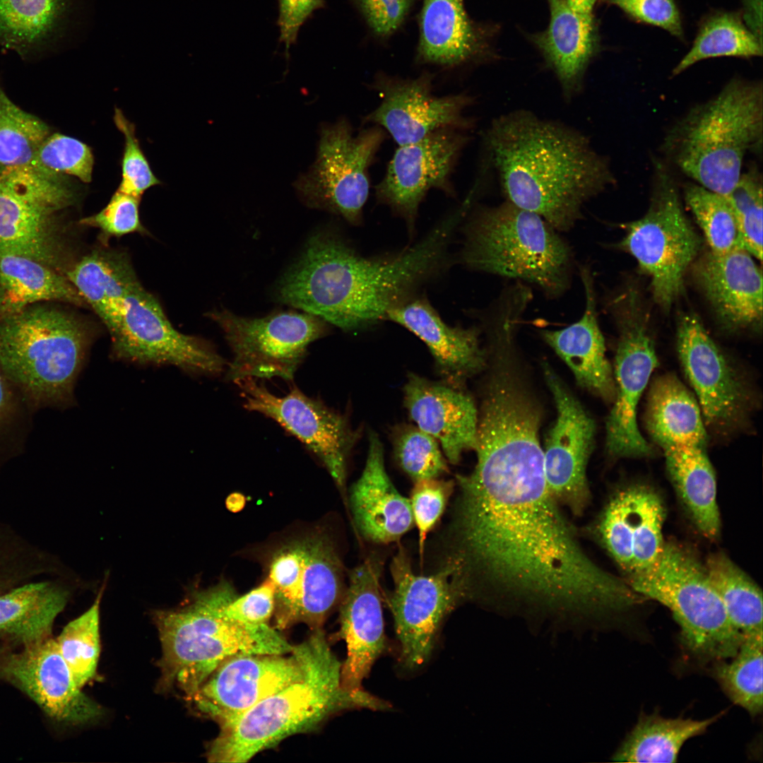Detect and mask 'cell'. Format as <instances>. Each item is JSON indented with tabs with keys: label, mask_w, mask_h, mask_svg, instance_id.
Returning <instances> with one entry per match:
<instances>
[{
	"label": "cell",
	"mask_w": 763,
	"mask_h": 763,
	"mask_svg": "<svg viewBox=\"0 0 763 763\" xmlns=\"http://www.w3.org/2000/svg\"><path fill=\"white\" fill-rule=\"evenodd\" d=\"M620 317L615 367V396L606 421L605 447L615 458L645 457L654 452L637 426V408L658 365L644 315L631 293Z\"/></svg>",
	"instance_id": "d6986e66"
},
{
	"label": "cell",
	"mask_w": 763,
	"mask_h": 763,
	"mask_svg": "<svg viewBox=\"0 0 763 763\" xmlns=\"http://www.w3.org/2000/svg\"><path fill=\"white\" fill-rule=\"evenodd\" d=\"M644 420L651 440L663 450L680 445L707 446V430L697 400L672 373L652 381Z\"/></svg>",
	"instance_id": "e575fe53"
},
{
	"label": "cell",
	"mask_w": 763,
	"mask_h": 763,
	"mask_svg": "<svg viewBox=\"0 0 763 763\" xmlns=\"http://www.w3.org/2000/svg\"><path fill=\"white\" fill-rule=\"evenodd\" d=\"M666 510L649 487L622 488L610 499L596 527V535L616 563L629 576L651 567L663 546Z\"/></svg>",
	"instance_id": "d4e9b609"
},
{
	"label": "cell",
	"mask_w": 763,
	"mask_h": 763,
	"mask_svg": "<svg viewBox=\"0 0 763 763\" xmlns=\"http://www.w3.org/2000/svg\"><path fill=\"white\" fill-rule=\"evenodd\" d=\"M699 287L718 321L730 330L758 328L762 319V275L745 248L707 252L694 265Z\"/></svg>",
	"instance_id": "83f0119b"
},
{
	"label": "cell",
	"mask_w": 763,
	"mask_h": 763,
	"mask_svg": "<svg viewBox=\"0 0 763 763\" xmlns=\"http://www.w3.org/2000/svg\"><path fill=\"white\" fill-rule=\"evenodd\" d=\"M236 596L232 586L220 582L191 593L184 604L153 613L162 646L160 686L174 685L190 699L215 670L238 654L290 653L293 648L268 624L245 625L223 614L225 605Z\"/></svg>",
	"instance_id": "5b68a950"
},
{
	"label": "cell",
	"mask_w": 763,
	"mask_h": 763,
	"mask_svg": "<svg viewBox=\"0 0 763 763\" xmlns=\"http://www.w3.org/2000/svg\"><path fill=\"white\" fill-rule=\"evenodd\" d=\"M403 396L410 418L440 443L450 463H458L463 452L475 450L478 410L464 387L410 373Z\"/></svg>",
	"instance_id": "4316f807"
},
{
	"label": "cell",
	"mask_w": 763,
	"mask_h": 763,
	"mask_svg": "<svg viewBox=\"0 0 763 763\" xmlns=\"http://www.w3.org/2000/svg\"><path fill=\"white\" fill-rule=\"evenodd\" d=\"M738 223L745 249L759 261L762 259V178L757 168L743 173L726 196Z\"/></svg>",
	"instance_id": "c3c4849f"
},
{
	"label": "cell",
	"mask_w": 763,
	"mask_h": 763,
	"mask_svg": "<svg viewBox=\"0 0 763 763\" xmlns=\"http://www.w3.org/2000/svg\"><path fill=\"white\" fill-rule=\"evenodd\" d=\"M741 2L745 24L762 42V0H741Z\"/></svg>",
	"instance_id": "91938a15"
},
{
	"label": "cell",
	"mask_w": 763,
	"mask_h": 763,
	"mask_svg": "<svg viewBox=\"0 0 763 763\" xmlns=\"http://www.w3.org/2000/svg\"><path fill=\"white\" fill-rule=\"evenodd\" d=\"M568 6L577 15L591 23H596L594 6L597 0H565Z\"/></svg>",
	"instance_id": "94428289"
},
{
	"label": "cell",
	"mask_w": 763,
	"mask_h": 763,
	"mask_svg": "<svg viewBox=\"0 0 763 763\" xmlns=\"http://www.w3.org/2000/svg\"><path fill=\"white\" fill-rule=\"evenodd\" d=\"M280 41L285 44L286 56L295 42L302 25L317 9L324 7V0H278Z\"/></svg>",
	"instance_id": "680465c9"
},
{
	"label": "cell",
	"mask_w": 763,
	"mask_h": 763,
	"mask_svg": "<svg viewBox=\"0 0 763 763\" xmlns=\"http://www.w3.org/2000/svg\"><path fill=\"white\" fill-rule=\"evenodd\" d=\"M65 276L110 335L120 323L126 297L140 283L128 257L108 249L93 250L71 265Z\"/></svg>",
	"instance_id": "836d02e7"
},
{
	"label": "cell",
	"mask_w": 763,
	"mask_h": 763,
	"mask_svg": "<svg viewBox=\"0 0 763 763\" xmlns=\"http://www.w3.org/2000/svg\"><path fill=\"white\" fill-rule=\"evenodd\" d=\"M78 199L70 176L33 165L0 172V254L25 256L65 274L70 266L61 215Z\"/></svg>",
	"instance_id": "30bf717a"
},
{
	"label": "cell",
	"mask_w": 763,
	"mask_h": 763,
	"mask_svg": "<svg viewBox=\"0 0 763 763\" xmlns=\"http://www.w3.org/2000/svg\"><path fill=\"white\" fill-rule=\"evenodd\" d=\"M32 412L0 367V464L21 452Z\"/></svg>",
	"instance_id": "f907efd6"
},
{
	"label": "cell",
	"mask_w": 763,
	"mask_h": 763,
	"mask_svg": "<svg viewBox=\"0 0 763 763\" xmlns=\"http://www.w3.org/2000/svg\"><path fill=\"white\" fill-rule=\"evenodd\" d=\"M762 42L750 30L738 14L718 12L701 25L690 51L672 72L677 76L695 63L718 57L762 56Z\"/></svg>",
	"instance_id": "b9f144b4"
},
{
	"label": "cell",
	"mask_w": 763,
	"mask_h": 763,
	"mask_svg": "<svg viewBox=\"0 0 763 763\" xmlns=\"http://www.w3.org/2000/svg\"><path fill=\"white\" fill-rule=\"evenodd\" d=\"M704 720L641 714L614 756L617 762H675L689 739L702 735L720 717Z\"/></svg>",
	"instance_id": "ab89813d"
},
{
	"label": "cell",
	"mask_w": 763,
	"mask_h": 763,
	"mask_svg": "<svg viewBox=\"0 0 763 763\" xmlns=\"http://www.w3.org/2000/svg\"><path fill=\"white\" fill-rule=\"evenodd\" d=\"M648 211L626 225L619 243L651 279L656 302L668 310L683 289L685 273L699 254L702 240L686 217L675 183L656 163Z\"/></svg>",
	"instance_id": "8fae6325"
},
{
	"label": "cell",
	"mask_w": 763,
	"mask_h": 763,
	"mask_svg": "<svg viewBox=\"0 0 763 763\" xmlns=\"http://www.w3.org/2000/svg\"><path fill=\"white\" fill-rule=\"evenodd\" d=\"M677 349L706 430L725 436L744 427L754 406L752 391L694 313L679 318Z\"/></svg>",
	"instance_id": "9a60e30c"
},
{
	"label": "cell",
	"mask_w": 763,
	"mask_h": 763,
	"mask_svg": "<svg viewBox=\"0 0 763 763\" xmlns=\"http://www.w3.org/2000/svg\"><path fill=\"white\" fill-rule=\"evenodd\" d=\"M53 302L87 305L64 273L25 256L0 254V317Z\"/></svg>",
	"instance_id": "8d00e7d4"
},
{
	"label": "cell",
	"mask_w": 763,
	"mask_h": 763,
	"mask_svg": "<svg viewBox=\"0 0 763 763\" xmlns=\"http://www.w3.org/2000/svg\"><path fill=\"white\" fill-rule=\"evenodd\" d=\"M419 32L418 59L423 64L455 67L487 52L486 31L468 16L463 0H423Z\"/></svg>",
	"instance_id": "1f68e13d"
},
{
	"label": "cell",
	"mask_w": 763,
	"mask_h": 763,
	"mask_svg": "<svg viewBox=\"0 0 763 763\" xmlns=\"http://www.w3.org/2000/svg\"><path fill=\"white\" fill-rule=\"evenodd\" d=\"M94 157L83 142L61 134H50L38 149L32 165L49 172L72 176L88 183Z\"/></svg>",
	"instance_id": "681fc988"
},
{
	"label": "cell",
	"mask_w": 763,
	"mask_h": 763,
	"mask_svg": "<svg viewBox=\"0 0 763 763\" xmlns=\"http://www.w3.org/2000/svg\"><path fill=\"white\" fill-rule=\"evenodd\" d=\"M456 482L442 567L462 601L569 617L617 612L632 603L629 584L581 547L544 468L473 469Z\"/></svg>",
	"instance_id": "6da1fadb"
},
{
	"label": "cell",
	"mask_w": 763,
	"mask_h": 763,
	"mask_svg": "<svg viewBox=\"0 0 763 763\" xmlns=\"http://www.w3.org/2000/svg\"><path fill=\"white\" fill-rule=\"evenodd\" d=\"M762 136V84L734 78L678 120L663 147L683 173L726 196L740 177L746 153H761Z\"/></svg>",
	"instance_id": "8992f818"
},
{
	"label": "cell",
	"mask_w": 763,
	"mask_h": 763,
	"mask_svg": "<svg viewBox=\"0 0 763 763\" xmlns=\"http://www.w3.org/2000/svg\"><path fill=\"white\" fill-rule=\"evenodd\" d=\"M268 579L275 588L276 622L285 628L302 622L318 629L342 592V567L332 543L322 534L277 550Z\"/></svg>",
	"instance_id": "5bb4252c"
},
{
	"label": "cell",
	"mask_w": 763,
	"mask_h": 763,
	"mask_svg": "<svg viewBox=\"0 0 763 763\" xmlns=\"http://www.w3.org/2000/svg\"><path fill=\"white\" fill-rule=\"evenodd\" d=\"M663 451L668 476L695 526L706 538H716L721 528L716 480L706 446L680 445Z\"/></svg>",
	"instance_id": "74e56055"
},
{
	"label": "cell",
	"mask_w": 763,
	"mask_h": 763,
	"mask_svg": "<svg viewBox=\"0 0 763 763\" xmlns=\"http://www.w3.org/2000/svg\"><path fill=\"white\" fill-rule=\"evenodd\" d=\"M463 233L459 260L468 268L533 284L550 299L570 288L572 249L537 214L507 200L480 206Z\"/></svg>",
	"instance_id": "ba28073f"
},
{
	"label": "cell",
	"mask_w": 763,
	"mask_h": 763,
	"mask_svg": "<svg viewBox=\"0 0 763 763\" xmlns=\"http://www.w3.org/2000/svg\"><path fill=\"white\" fill-rule=\"evenodd\" d=\"M432 81L433 76L428 72L415 78L378 74L371 87L381 101L363 118V123L383 129L398 146L442 129L469 131L473 119L466 112L474 97L466 93L436 95Z\"/></svg>",
	"instance_id": "ffe728a7"
},
{
	"label": "cell",
	"mask_w": 763,
	"mask_h": 763,
	"mask_svg": "<svg viewBox=\"0 0 763 763\" xmlns=\"http://www.w3.org/2000/svg\"><path fill=\"white\" fill-rule=\"evenodd\" d=\"M380 564L374 558L355 568L342 603L339 634L347 648L341 682L350 690L362 683L386 649L379 583Z\"/></svg>",
	"instance_id": "484cf974"
},
{
	"label": "cell",
	"mask_w": 763,
	"mask_h": 763,
	"mask_svg": "<svg viewBox=\"0 0 763 763\" xmlns=\"http://www.w3.org/2000/svg\"><path fill=\"white\" fill-rule=\"evenodd\" d=\"M391 441L398 463L415 482L438 478L448 471L438 442L417 426L396 425Z\"/></svg>",
	"instance_id": "7dc6e473"
},
{
	"label": "cell",
	"mask_w": 763,
	"mask_h": 763,
	"mask_svg": "<svg viewBox=\"0 0 763 763\" xmlns=\"http://www.w3.org/2000/svg\"><path fill=\"white\" fill-rule=\"evenodd\" d=\"M543 369L557 409L543 449L546 483L559 505L579 516L590 499L586 467L594 446L596 423L549 365L544 363Z\"/></svg>",
	"instance_id": "7402d4cb"
},
{
	"label": "cell",
	"mask_w": 763,
	"mask_h": 763,
	"mask_svg": "<svg viewBox=\"0 0 763 763\" xmlns=\"http://www.w3.org/2000/svg\"><path fill=\"white\" fill-rule=\"evenodd\" d=\"M484 143L505 200L559 232L574 227L584 204L615 182L608 159L586 135L530 111L493 119Z\"/></svg>",
	"instance_id": "3957f363"
},
{
	"label": "cell",
	"mask_w": 763,
	"mask_h": 763,
	"mask_svg": "<svg viewBox=\"0 0 763 763\" xmlns=\"http://www.w3.org/2000/svg\"><path fill=\"white\" fill-rule=\"evenodd\" d=\"M208 317L221 328L231 349L226 379L233 382L276 377L292 380L308 345L328 332L326 321L307 312L247 318L221 310Z\"/></svg>",
	"instance_id": "4fadbf2b"
},
{
	"label": "cell",
	"mask_w": 763,
	"mask_h": 763,
	"mask_svg": "<svg viewBox=\"0 0 763 763\" xmlns=\"http://www.w3.org/2000/svg\"><path fill=\"white\" fill-rule=\"evenodd\" d=\"M585 292V308L576 322L559 330H543L544 341L567 364L578 384L605 401L613 402V369L605 355V340L599 327L593 278L587 267L580 268Z\"/></svg>",
	"instance_id": "4dcf8cb0"
},
{
	"label": "cell",
	"mask_w": 763,
	"mask_h": 763,
	"mask_svg": "<svg viewBox=\"0 0 763 763\" xmlns=\"http://www.w3.org/2000/svg\"><path fill=\"white\" fill-rule=\"evenodd\" d=\"M548 1L549 25L530 38L556 75L564 97L570 100L581 92L586 69L597 50L596 23L574 13L565 0Z\"/></svg>",
	"instance_id": "d6a6232c"
},
{
	"label": "cell",
	"mask_w": 763,
	"mask_h": 763,
	"mask_svg": "<svg viewBox=\"0 0 763 763\" xmlns=\"http://www.w3.org/2000/svg\"><path fill=\"white\" fill-rule=\"evenodd\" d=\"M234 383L245 409L275 420L297 437L320 460L338 487H344L348 458L359 437L344 415L295 386L284 396H278L256 379Z\"/></svg>",
	"instance_id": "ac0fdd59"
},
{
	"label": "cell",
	"mask_w": 763,
	"mask_h": 763,
	"mask_svg": "<svg viewBox=\"0 0 763 763\" xmlns=\"http://www.w3.org/2000/svg\"><path fill=\"white\" fill-rule=\"evenodd\" d=\"M684 197L711 252L723 254L745 248L733 209L726 196L698 184L688 183L684 187Z\"/></svg>",
	"instance_id": "f6af8a7d"
},
{
	"label": "cell",
	"mask_w": 763,
	"mask_h": 763,
	"mask_svg": "<svg viewBox=\"0 0 763 763\" xmlns=\"http://www.w3.org/2000/svg\"><path fill=\"white\" fill-rule=\"evenodd\" d=\"M285 654H238L223 661L191 697L196 709L220 726L298 680L303 663L297 646Z\"/></svg>",
	"instance_id": "603a6c76"
},
{
	"label": "cell",
	"mask_w": 763,
	"mask_h": 763,
	"mask_svg": "<svg viewBox=\"0 0 763 763\" xmlns=\"http://www.w3.org/2000/svg\"><path fill=\"white\" fill-rule=\"evenodd\" d=\"M632 18L680 37L683 35L679 11L673 0H605Z\"/></svg>",
	"instance_id": "9f6ffc18"
},
{
	"label": "cell",
	"mask_w": 763,
	"mask_h": 763,
	"mask_svg": "<svg viewBox=\"0 0 763 763\" xmlns=\"http://www.w3.org/2000/svg\"><path fill=\"white\" fill-rule=\"evenodd\" d=\"M386 320L406 328L427 345L443 382L464 387L468 379L485 367L487 352L480 346L479 329L448 325L425 297L415 295L396 305Z\"/></svg>",
	"instance_id": "f1b7e54d"
},
{
	"label": "cell",
	"mask_w": 763,
	"mask_h": 763,
	"mask_svg": "<svg viewBox=\"0 0 763 763\" xmlns=\"http://www.w3.org/2000/svg\"><path fill=\"white\" fill-rule=\"evenodd\" d=\"M114 122L124 137L122 159V180L118 191L141 198L150 187L159 184L136 136L135 126L119 108L114 109Z\"/></svg>",
	"instance_id": "816d5d0a"
},
{
	"label": "cell",
	"mask_w": 763,
	"mask_h": 763,
	"mask_svg": "<svg viewBox=\"0 0 763 763\" xmlns=\"http://www.w3.org/2000/svg\"><path fill=\"white\" fill-rule=\"evenodd\" d=\"M391 571L394 589L386 601L398 643V666L412 674L430 660L443 622L461 599L447 569L415 574L403 549L394 557Z\"/></svg>",
	"instance_id": "2e32d148"
},
{
	"label": "cell",
	"mask_w": 763,
	"mask_h": 763,
	"mask_svg": "<svg viewBox=\"0 0 763 763\" xmlns=\"http://www.w3.org/2000/svg\"><path fill=\"white\" fill-rule=\"evenodd\" d=\"M275 609V588L267 579L247 593L233 597L223 607L225 617L251 626L267 625Z\"/></svg>",
	"instance_id": "11a10c76"
},
{
	"label": "cell",
	"mask_w": 763,
	"mask_h": 763,
	"mask_svg": "<svg viewBox=\"0 0 763 763\" xmlns=\"http://www.w3.org/2000/svg\"><path fill=\"white\" fill-rule=\"evenodd\" d=\"M415 483L409 500L414 524L418 530L419 549L422 555L427 535L443 514L453 492L454 482L435 478Z\"/></svg>",
	"instance_id": "f5cc1de1"
},
{
	"label": "cell",
	"mask_w": 763,
	"mask_h": 763,
	"mask_svg": "<svg viewBox=\"0 0 763 763\" xmlns=\"http://www.w3.org/2000/svg\"><path fill=\"white\" fill-rule=\"evenodd\" d=\"M461 221L454 211L413 245L374 256L360 254L333 232H319L282 276L281 299L343 331L372 326L443 271Z\"/></svg>",
	"instance_id": "7a4b0ae2"
},
{
	"label": "cell",
	"mask_w": 763,
	"mask_h": 763,
	"mask_svg": "<svg viewBox=\"0 0 763 763\" xmlns=\"http://www.w3.org/2000/svg\"><path fill=\"white\" fill-rule=\"evenodd\" d=\"M385 136L376 125L356 134L345 119L324 125L314 162L295 182L302 201L360 225L369 194V170Z\"/></svg>",
	"instance_id": "7c38bea8"
},
{
	"label": "cell",
	"mask_w": 763,
	"mask_h": 763,
	"mask_svg": "<svg viewBox=\"0 0 763 763\" xmlns=\"http://www.w3.org/2000/svg\"><path fill=\"white\" fill-rule=\"evenodd\" d=\"M350 504L357 528L374 543L396 541L414 524L410 500L390 480L383 444L374 431L369 434L365 468L351 490Z\"/></svg>",
	"instance_id": "f546056e"
},
{
	"label": "cell",
	"mask_w": 763,
	"mask_h": 763,
	"mask_svg": "<svg viewBox=\"0 0 763 763\" xmlns=\"http://www.w3.org/2000/svg\"><path fill=\"white\" fill-rule=\"evenodd\" d=\"M296 646L303 663L301 678L220 725L208 750V761L246 762L292 735L314 729L338 712L391 708L386 701L362 689L350 690L343 686L342 663L321 629Z\"/></svg>",
	"instance_id": "277c9868"
},
{
	"label": "cell",
	"mask_w": 763,
	"mask_h": 763,
	"mask_svg": "<svg viewBox=\"0 0 763 763\" xmlns=\"http://www.w3.org/2000/svg\"><path fill=\"white\" fill-rule=\"evenodd\" d=\"M704 567L734 627L744 636L763 635L758 586L724 554L711 555Z\"/></svg>",
	"instance_id": "60d3db41"
},
{
	"label": "cell",
	"mask_w": 763,
	"mask_h": 763,
	"mask_svg": "<svg viewBox=\"0 0 763 763\" xmlns=\"http://www.w3.org/2000/svg\"><path fill=\"white\" fill-rule=\"evenodd\" d=\"M466 131L445 129L400 146L376 186L379 203L401 218L413 235L420 205L432 189L454 194L452 172L470 137Z\"/></svg>",
	"instance_id": "44dd1931"
},
{
	"label": "cell",
	"mask_w": 763,
	"mask_h": 763,
	"mask_svg": "<svg viewBox=\"0 0 763 763\" xmlns=\"http://www.w3.org/2000/svg\"><path fill=\"white\" fill-rule=\"evenodd\" d=\"M762 656L763 635L744 636L731 661H715L712 670L728 698L753 716L762 711Z\"/></svg>",
	"instance_id": "7bdbcfd3"
},
{
	"label": "cell",
	"mask_w": 763,
	"mask_h": 763,
	"mask_svg": "<svg viewBox=\"0 0 763 763\" xmlns=\"http://www.w3.org/2000/svg\"><path fill=\"white\" fill-rule=\"evenodd\" d=\"M69 589L52 581L25 582L0 594V634L23 646L50 637Z\"/></svg>",
	"instance_id": "f35d334b"
},
{
	"label": "cell",
	"mask_w": 763,
	"mask_h": 763,
	"mask_svg": "<svg viewBox=\"0 0 763 763\" xmlns=\"http://www.w3.org/2000/svg\"><path fill=\"white\" fill-rule=\"evenodd\" d=\"M110 337L116 358L140 365H174L188 373L216 376L227 364L203 341L177 331L141 283L126 297L120 323Z\"/></svg>",
	"instance_id": "e0dca14e"
},
{
	"label": "cell",
	"mask_w": 763,
	"mask_h": 763,
	"mask_svg": "<svg viewBox=\"0 0 763 763\" xmlns=\"http://www.w3.org/2000/svg\"><path fill=\"white\" fill-rule=\"evenodd\" d=\"M105 588H100L92 606L69 622L56 639L76 684L81 688L95 675L100 651V604Z\"/></svg>",
	"instance_id": "bcb514c9"
},
{
	"label": "cell",
	"mask_w": 763,
	"mask_h": 763,
	"mask_svg": "<svg viewBox=\"0 0 763 763\" xmlns=\"http://www.w3.org/2000/svg\"><path fill=\"white\" fill-rule=\"evenodd\" d=\"M141 198L118 190L110 201L98 213L80 220L81 225L97 228L101 239L120 237L132 232L145 233L146 229L139 218V203Z\"/></svg>",
	"instance_id": "db71d44e"
},
{
	"label": "cell",
	"mask_w": 763,
	"mask_h": 763,
	"mask_svg": "<svg viewBox=\"0 0 763 763\" xmlns=\"http://www.w3.org/2000/svg\"><path fill=\"white\" fill-rule=\"evenodd\" d=\"M368 25L379 36L394 33L406 18L413 0H355Z\"/></svg>",
	"instance_id": "6f0895ef"
},
{
	"label": "cell",
	"mask_w": 763,
	"mask_h": 763,
	"mask_svg": "<svg viewBox=\"0 0 763 763\" xmlns=\"http://www.w3.org/2000/svg\"><path fill=\"white\" fill-rule=\"evenodd\" d=\"M75 0H0V45L29 59L66 33Z\"/></svg>",
	"instance_id": "d590c367"
},
{
	"label": "cell",
	"mask_w": 763,
	"mask_h": 763,
	"mask_svg": "<svg viewBox=\"0 0 763 763\" xmlns=\"http://www.w3.org/2000/svg\"><path fill=\"white\" fill-rule=\"evenodd\" d=\"M0 657V676L29 696L52 718L83 723L102 714L81 690L51 637Z\"/></svg>",
	"instance_id": "cb8c5ba5"
},
{
	"label": "cell",
	"mask_w": 763,
	"mask_h": 763,
	"mask_svg": "<svg viewBox=\"0 0 763 763\" xmlns=\"http://www.w3.org/2000/svg\"><path fill=\"white\" fill-rule=\"evenodd\" d=\"M50 134L44 122L17 106L0 85V172L32 165Z\"/></svg>",
	"instance_id": "ee69618b"
},
{
	"label": "cell",
	"mask_w": 763,
	"mask_h": 763,
	"mask_svg": "<svg viewBox=\"0 0 763 763\" xmlns=\"http://www.w3.org/2000/svg\"><path fill=\"white\" fill-rule=\"evenodd\" d=\"M638 594L666 606L680 627L685 647L701 662L733 658L744 635L732 624L706 572L695 557L665 543L656 561L629 576Z\"/></svg>",
	"instance_id": "9c48e42d"
},
{
	"label": "cell",
	"mask_w": 763,
	"mask_h": 763,
	"mask_svg": "<svg viewBox=\"0 0 763 763\" xmlns=\"http://www.w3.org/2000/svg\"><path fill=\"white\" fill-rule=\"evenodd\" d=\"M47 303L0 317V367L33 412L73 405L93 339L84 321Z\"/></svg>",
	"instance_id": "52a82bcc"
}]
</instances>
